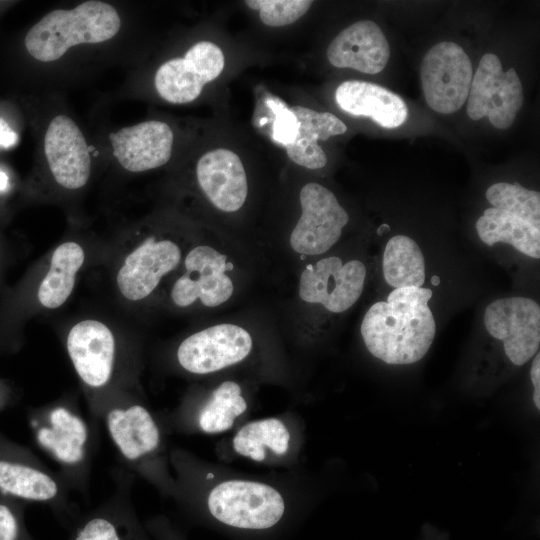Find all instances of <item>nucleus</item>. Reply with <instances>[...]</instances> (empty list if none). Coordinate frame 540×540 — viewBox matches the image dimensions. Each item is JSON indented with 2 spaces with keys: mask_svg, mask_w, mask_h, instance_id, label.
<instances>
[{
  "mask_svg": "<svg viewBox=\"0 0 540 540\" xmlns=\"http://www.w3.org/2000/svg\"><path fill=\"white\" fill-rule=\"evenodd\" d=\"M291 434L279 418L270 417L244 424L232 438V448L255 462L282 457L289 451Z\"/></svg>",
  "mask_w": 540,
  "mask_h": 540,
  "instance_id": "26",
  "label": "nucleus"
},
{
  "mask_svg": "<svg viewBox=\"0 0 540 540\" xmlns=\"http://www.w3.org/2000/svg\"><path fill=\"white\" fill-rule=\"evenodd\" d=\"M66 348L72 365L82 383L97 393L90 407L96 420L100 393L112 382L117 348L111 330L97 320H83L75 324L66 339Z\"/></svg>",
  "mask_w": 540,
  "mask_h": 540,
  "instance_id": "14",
  "label": "nucleus"
},
{
  "mask_svg": "<svg viewBox=\"0 0 540 540\" xmlns=\"http://www.w3.org/2000/svg\"><path fill=\"white\" fill-rule=\"evenodd\" d=\"M382 269L385 282L393 287H422L425 282V259L415 240L396 235L385 245Z\"/></svg>",
  "mask_w": 540,
  "mask_h": 540,
  "instance_id": "28",
  "label": "nucleus"
},
{
  "mask_svg": "<svg viewBox=\"0 0 540 540\" xmlns=\"http://www.w3.org/2000/svg\"><path fill=\"white\" fill-rule=\"evenodd\" d=\"M11 402V391L8 386L0 380V411L5 409Z\"/></svg>",
  "mask_w": 540,
  "mask_h": 540,
  "instance_id": "35",
  "label": "nucleus"
},
{
  "mask_svg": "<svg viewBox=\"0 0 540 540\" xmlns=\"http://www.w3.org/2000/svg\"><path fill=\"white\" fill-rule=\"evenodd\" d=\"M299 129L296 138L286 145L288 157L307 169H320L327 164V156L318 145V140H327L344 134L347 126L329 112H317L304 106H293Z\"/></svg>",
  "mask_w": 540,
  "mask_h": 540,
  "instance_id": "25",
  "label": "nucleus"
},
{
  "mask_svg": "<svg viewBox=\"0 0 540 540\" xmlns=\"http://www.w3.org/2000/svg\"><path fill=\"white\" fill-rule=\"evenodd\" d=\"M100 421L123 464L162 494L174 496L171 457L159 422L148 407L123 393L104 408Z\"/></svg>",
  "mask_w": 540,
  "mask_h": 540,
  "instance_id": "2",
  "label": "nucleus"
},
{
  "mask_svg": "<svg viewBox=\"0 0 540 540\" xmlns=\"http://www.w3.org/2000/svg\"><path fill=\"white\" fill-rule=\"evenodd\" d=\"M432 290L401 287L366 311L360 333L368 352L389 365H409L430 349L436 324L428 306Z\"/></svg>",
  "mask_w": 540,
  "mask_h": 540,
  "instance_id": "1",
  "label": "nucleus"
},
{
  "mask_svg": "<svg viewBox=\"0 0 540 540\" xmlns=\"http://www.w3.org/2000/svg\"><path fill=\"white\" fill-rule=\"evenodd\" d=\"M224 64L219 46L209 41L197 42L183 57L169 59L157 69L155 89L169 103H190L200 96L205 84L221 74Z\"/></svg>",
  "mask_w": 540,
  "mask_h": 540,
  "instance_id": "15",
  "label": "nucleus"
},
{
  "mask_svg": "<svg viewBox=\"0 0 540 540\" xmlns=\"http://www.w3.org/2000/svg\"><path fill=\"white\" fill-rule=\"evenodd\" d=\"M8 181L9 179L6 173L0 170V191H3L7 188Z\"/></svg>",
  "mask_w": 540,
  "mask_h": 540,
  "instance_id": "36",
  "label": "nucleus"
},
{
  "mask_svg": "<svg viewBox=\"0 0 540 540\" xmlns=\"http://www.w3.org/2000/svg\"><path fill=\"white\" fill-rule=\"evenodd\" d=\"M181 261L182 249L174 240L146 238L125 258L116 277L118 289L127 300H144Z\"/></svg>",
  "mask_w": 540,
  "mask_h": 540,
  "instance_id": "17",
  "label": "nucleus"
},
{
  "mask_svg": "<svg viewBox=\"0 0 540 540\" xmlns=\"http://www.w3.org/2000/svg\"><path fill=\"white\" fill-rule=\"evenodd\" d=\"M310 0H247L245 4L259 11L261 21L270 27H281L294 23L312 5Z\"/></svg>",
  "mask_w": 540,
  "mask_h": 540,
  "instance_id": "30",
  "label": "nucleus"
},
{
  "mask_svg": "<svg viewBox=\"0 0 540 540\" xmlns=\"http://www.w3.org/2000/svg\"><path fill=\"white\" fill-rule=\"evenodd\" d=\"M43 154L50 174L58 185L76 190L84 187L91 175V154L78 124L66 114L48 122L43 136Z\"/></svg>",
  "mask_w": 540,
  "mask_h": 540,
  "instance_id": "16",
  "label": "nucleus"
},
{
  "mask_svg": "<svg viewBox=\"0 0 540 540\" xmlns=\"http://www.w3.org/2000/svg\"><path fill=\"white\" fill-rule=\"evenodd\" d=\"M235 289L228 256L213 245L198 244L185 255L183 272L172 284L170 299L178 308L215 309L227 303Z\"/></svg>",
  "mask_w": 540,
  "mask_h": 540,
  "instance_id": "6",
  "label": "nucleus"
},
{
  "mask_svg": "<svg viewBox=\"0 0 540 540\" xmlns=\"http://www.w3.org/2000/svg\"><path fill=\"white\" fill-rule=\"evenodd\" d=\"M196 179L203 194L218 210L236 212L245 204L246 171L232 150L218 148L203 154L196 164Z\"/></svg>",
  "mask_w": 540,
  "mask_h": 540,
  "instance_id": "19",
  "label": "nucleus"
},
{
  "mask_svg": "<svg viewBox=\"0 0 540 540\" xmlns=\"http://www.w3.org/2000/svg\"><path fill=\"white\" fill-rule=\"evenodd\" d=\"M269 106L275 114L272 126V138L274 141L283 144H290L297 136L299 123L291 110L279 99L268 101Z\"/></svg>",
  "mask_w": 540,
  "mask_h": 540,
  "instance_id": "31",
  "label": "nucleus"
},
{
  "mask_svg": "<svg viewBox=\"0 0 540 540\" xmlns=\"http://www.w3.org/2000/svg\"><path fill=\"white\" fill-rule=\"evenodd\" d=\"M420 75L432 110L452 114L464 105L472 82V64L460 45L448 41L434 45L422 60Z\"/></svg>",
  "mask_w": 540,
  "mask_h": 540,
  "instance_id": "12",
  "label": "nucleus"
},
{
  "mask_svg": "<svg viewBox=\"0 0 540 540\" xmlns=\"http://www.w3.org/2000/svg\"><path fill=\"white\" fill-rule=\"evenodd\" d=\"M71 490L29 448L0 432V495L16 501L64 506Z\"/></svg>",
  "mask_w": 540,
  "mask_h": 540,
  "instance_id": "7",
  "label": "nucleus"
},
{
  "mask_svg": "<svg viewBox=\"0 0 540 540\" xmlns=\"http://www.w3.org/2000/svg\"><path fill=\"white\" fill-rule=\"evenodd\" d=\"M254 344L251 332L245 327L219 323L186 337L177 348L176 360L187 373L209 375L245 361Z\"/></svg>",
  "mask_w": 540,
  "mask_h": 540,
  "instance_id": "10",
  "label": "nucleus"
},
{
  "mask_svg": "<svg viewBox=\"0 0 540 540\" xmlns=\"http://www.w3.org/2000/svg\"><path fill=\"white\" fill-rule=\"evenodd\" d=\"M484 326L502 341L505 355L522 366L539 352L540 306L528 297H504L492 301L484 311Z\"/></svg>",
  "mask_w": 540,
  "mask_h": 540,
  "instance_id": "13",
  "label": "nucleus"
},
{
  "mask_svg": "<svg viewBox=\"0 0 540 540\" xmlns=\"http://www.w3.org/2000/svg\"><path fill=\"white\" fill-rule=\"evenodd\" d=\"M480 240L488 246L506 243L533 259L540 258V221L522 213L487 208L476 222Z\"/></svg>",
  "mask_w": 540,
  "mask_h": 540,
  "instance_id": "24",
  "label": "nucleus"
},
{
  "mask_svg": "<svg viewBox=\"0 0 540 540\" xmlns=\"http://www.w3.org/2000/svg\"><path fill=\"white\" fill-rule=\"evenodd\" d=\"M18 141L17 133L10 128L8 123L0 118V146L11 147Z\"/></svg>",
  "mask_w": 540,
  "mask_h": 540,
  "instance_id": "34",
  "label": "nucleus"
},
{
  "mask_svg": "<svg viewBox=\"0 0 540 540\" xmlns=\"http://www.w3.org/2000/svg\"><path fill=\"white\" fill-rule=\"evenodd\" d=\"M366 276V266L358 259L323 257L300 272L298 299L305 306L319 307L331 314L344 313L360 298Z\"/></svg>",
  "mask_w": 540,
  "mask_h": 540,
  "instance_id": "8",
  "label": "nucleus"
},
{
  "mask_svg": "<svg viewBox=\"0 0 540 540\" xmlns=\"http://www.w3.org/2000/svg\"><path fill=\"white\" fill-rule=\"evenodd\" d=\"M467 100L472 120L488 117L494 127L507 129L522 106V84L514 68L504 72L500 59L487 53L480 59Z\"/></svg>",
  "mask_w": 540,
  "mask_h": 540,
  "instance_id": "11",
  "label": "nucleus"
},
{
  "mask_svg": "<svg viewBox=\"0 0 540 540\" xmlns=\"http://www.w3.org/2000/svg\"><path fill=\"white\" fill-rule=\"evenodd\" d=\"M530 378L533 384V401L537 410L540 409V354L533 357L530 368Z\"/></svg>",
  "mask_w": 540,
  "mask_h": 540,
  "instance_id": "33",
  "label": "nucleus"
},
{
  "mask_svg": "<svg viewBox=\"0 0 540 540\" xmlns=\"http://www.w3.org/2000/svg\"><path fill=\"white\" fill-rule=\"evenodd\" d=\"M84 258V251L76 242L62 243L54 250L49 270L38 289V299L44 307L56 309L65 303Z\"/></svg>",
  "mask_w": 540,
  "mask_h": 540,
  "instance_id": "27",
  "label": "nucleus"
},
{
  "mask_svg": "<svg viewBox=\"0 0 540 540\" xmlns=\"http://www.w3.org/2000/svg\"><path fill=\"white\" fill-rule=\"evenodd\" d=\"M301 214L289 235L291 250L305 257L328 252L349 222L347 211L327 187L310 182L299 193Z\"/></svg>",
  "mask_w": 540,
  "mask_h": 540,
  "instance_id": "9",
  "label": "nucleus"
},
{
  "mask_svg": "<svg viewBox=\"0 0 540 540\" xmlns=\"http://www.w3.org/2000/svg\"><path fill=\"white\" fill-rule=\"evenodd\" d=\"M115 481L111 497L81 525L73 540H143L132 517L131 475L121 472Z\"/></svg>",
  "mask_w": 540,
  "mask_h": 540,
  "instance_id": "23",
  "label": "nucleus"
},
{
  "mask_svg": "<svg viewBox=\"0 0 540 540\" xmlns=\"http://www.w3.org/2000/svg\"><path fill=\"white\" fill-rule=\"evenodd\" d=\"M34 443L59 468L71 491L86 492L96 438L91 422L69 402L59 401L28 413Z\"/></svg>",
  "mask_w": 540,
  "mask_h": 540,
  "instance_id": "3",
  "label": "nucleus"
},
{
  "mask_svg": "<svg viewBox=\"0 0 540 540\" xmlns=\"http://www.w3.org/2000/svg\"><path fill=\"white\" fill-rule=\"evenodd\" d=\"M389 57V43L381 28L371 20H360L348 26L327 48V58L333 66L366 74L381 72Z\"/></svg>",
  "mask_w": 540,
  "mask_h": 540,
  "instance_id": "20",
  "label": "nucleus"
},
{
  "mask_svg": "<svg viewBox=\"0 0 540 540\" xmlns=\"http://www.w3.org/2000/svg\"><path fill=\"white\" fill-rule=\"evenodd\" d=\"M338 106L353 116L372 118L385 128H396L408 117L405 101L394 92L374 83L349 80L335 91Z\"/></svg>",
  "mask_w": 540,
  "mask_h": 540,
  "instance_id": "22",
  "label": "nucleus"
},
{
  "mask_svg": "<svg viewBox=\"0 0 540 540\" xmlns=\"http://www.w3.org/2000/svg\"><path fill=\"white\" fill-rule=\"evenodd\" d=\"M248 402L241 385L225 380L215 386L199 403L185 406L176 415L178 426L205 434L230 430L246 412Z\"/></svg>",
  "mask_w": 540,
  "mask_h": 540,
  "instance_id": "21",
  "label": "nucleus"
},
{
  "mask_svg": "<svg viewBox=\"0 0 540 540\" xmlns=\"http://www.w3.org/2000/svg\"><path fill=\"white\" fill-rule=\"evenodd\" d=\"M486 199L492 207L522 213L540 221V194L517 183L498 182L486 191Z\"/></svg>",
  "mask_w": 540,
  "mask_h": 540,
  "instance_id": "29",
  "label": "nucleus"
},
{
  "mask_svg": "<svg viewBox=\"0 0 540 540\" xmlns=\"http://www.w3.org/2000/svg\"><path fill=\"white\" fill-rule=\"evenodd\" d=\"M121 25V17L113 5L88 0L71 9H55L45 14L29 29L24 44L35 60L49 63L61 59L74 46L113 39Z\"/></svg>",
  "mask_w": 540,
  "mask_h": 540,
  "instance_id": "4",
  "label": "nucleus"
},
{
  "mask_svg": "<svg viewBox=\"0 0 540 540\" xmlns=\"http://www.w3.org/2000/svg\"><path fill=\"white\" fill-rule=\"evenodd\" d=\"M205 506L215 521L242 531L269 530L286 512L285 499L275 487L245 479H228L211 487Z\"/></svg>",
  "mask_w": 540,
  "mask_h": 540,
  "instance_id": "5",
  "label": "nucleus"
},
{
  "mask_svg": "<svg viewBox=\"0 0 540 540\" xmlns=\"http://www.w3.org/2000/svg\"><path fill=\"white\" fill-rule=\"evenodd\" d=\"M18 503L0 495V540H19L21 536Z\"/></svg>",
  "mask_w": 540,
  "mask_h": 540,
  "instance_id": "32",
  "label": "nucleus"
},
{
  "mask_svg": "<svg viewBox=\"0 0 540 540\" xmlns=\"http://www.w3.org/2000/svg\"><path fill=\"white\" fill-rule=\"evenodd\" d=\"M113 156L128 172L161 167L172 156L174 133L166 122L147 120L110 133Z\"/></svg>",
  "mask_w": 540,
  "mask_h": 540,
  "instance_id": "18",
  "label": "nucleus"
}]
</instances>
